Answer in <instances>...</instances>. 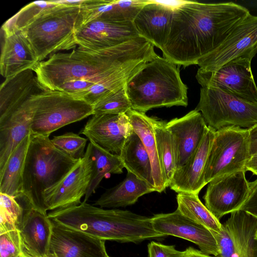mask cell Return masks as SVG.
<instances>
[{"label":"cell","instance_id":"cell-23","mask_svg":"<svg viewBox=\"0 0 257 257\" xmlns=\"http://www.w3.org/2000/svg\"><path fill=\"white\" fill-rule=\"evenodd\" d=\"M4 34L1 74L7 79L28 69L34 70L39 61L23 32L14 29Z\"/></svg>","mask_w":257,"mask_h":257},{"label":"cell","instance_id":"cell-4","mask_svg":"<svg viewBox=\"0 0 257 257\" xmlns=\"http://www.w3.org/2000/svg\"><path fill=\"white\" fill-rule=\"evenodd\" d=\"M132 109L146 113L154 108L188 105L187 86L177 65L157 55L126 82Z\"/></svg>","mask_w":257,"mask_h":257},{"label":"cell","instance_id":"cell-38","mask_svg":"<svg viewBox=\"0 0 257 257\" xmlns=\"http://www.w3.org/2000/svg\"><path fill=\"white\" fill-rule=\"evenodd\" d=\"M54 146L70 157L79 160L85 155L84 149L87 140L79 135L70 132L51 140Z\"/></svg>","mask_w":257,"mask_h":257},{"label":"cell","instance_id":"cell-11","mask_svg":"<svg viewBox=\"0 0 257 257\" xmlns=\"http://www.w3.org/2000/svg\"><path fill=\"white\" fill-rule=\"evenodd\" d=\"M257 217L241 210L231 213L218 232L211 231L219 257H257Z\"/></svg>","mask_w":257,"mask_h":257},{"label":"cell","instance_id":"cell-28","mask_svg":"<svg viewBox=\"0 0 257 257\" xmlns=\"http://www.w3.org/2000/svg\"><path fill=\"white\" fill-rule=\"evenodd\" d=\"M155 192L146 182L127 172L124 180L107 189L95 202L94 205L101 208H117L135 204L146 194Z\"/></svg>","mask_w":257,"mask_h":257},{"label":"cell","instance_id":"cell-19","mask_svg":"<svg viewBox=\"0 0 257 257\" xmlns=\"http://www.w3.org/2000/svg\"><path fill=\"white\" fill-rule=\"evenodd\" d=\"M22 217L18 225L23 249L27 257H44L49 253L53 224L48 214L25 201Z\"/></svg>","mask_w":257,"mask_h":257},{"label":"cell","instance_id":"cell-29","mask_svg":"<svg viewBox=\"0 0 257 257\" xmlns=\"http://www.w3.org/2000/svg\"><path fill=\"white\" fill-rule=\"evenodd\" d=\"M119 156L127 172L146 182L155 192L149 156L140 138L133 130L127 137Z\"/></svg>","mask_w":257,"mask_h":257},{"label":"cell","instance_id":"cell-35","mask_svg":"<svg viewBox=\"0 0 257 257\" xmlns=\"http://www.w3.org/2000/svg\"><path fill=\"white\" fill-rule=\"evenodd\" d=\"M57 1H36L29 3L6 21L2 27L4 33L16 29L22 31L43 11L56 6Z\"/></svg>","mask_w":257,"mask_h":257},{"label":"cell","instance_id":"cell-31","mask_svg":"<svg viewBox=\"0 0 257 257\" xmlns=\"http://www.w3.org/2000/svg\"><path fill=\"white\" fill-rule=\"evenodd\" d=\"M31 139V133L15 149L0 171V193L16 198L21 197L23 171Z\"/></svg>","mask_w":257,"mask_h":257},{"label":"cell","instance_id":"cell-12","mask_svg":"<svg viewBox=\"0 0 257 257\" xmlns=\"http://www.w3.org/2000/svg\"><path fill=\"white\" fill-rule=\"evenodd\" d=\"M256 53L257 16L249 14L217 49L199 60L197 65L202 69L213 71L238 58L252 60Z\"/></svg>","mask_w":257,"mask_h":257},{"label":"cell","instance_id":"cell-37","mask_svg":"<svg viewBox=\"0 0 257 257\" xmlns=\"http://www.w3.org/2000/svg\"><path fill=\"white\" fill-rule=\"evenodd\" d=\"M93 106V114H126L132 109L125 85L108 94Z\"/></svg>","mask_w":257,"mask_h":257},{"label":"cell","instance_id":"cell-13","mask_svg":"<svg viewBox=\"0 0 257 257\" xmlns=\"http://www.w3.org/2000/svg\"><path fill=\"white\" fill-rule=\"evenodd\" d=\"M245 172L238 171L208 183L203 196L205 205L219 220L224 215L239 210L247 199L250 182Z\"/></svg>","mask_w":257,"mask_h":257},{"label":"cell","instance_id":"cell-40","mask_svg":"<svg viewBox=\"0 0 257 257\" xmlns=\"http://www.w3.org/2000/svg\"><path fill=\"white\" fill-rule=\"evenodd\" d=\"M149 257H186L185 250L179 251L174 245L152 241L148 245Z\"/></svg>","mask_w":257,"mask_h":257},{"label":"cell","instance_id":"cell-10","mask_svg":"<svg viewBox=\"0 0 257 257\" xmlns=\"http://www.w3.org/2000/svg\"><path fill=\"white\" fill-rule=\"evenodd\" d=\"M251 61L240 57L215 70L199 68L196 78L202 87L219 89L257 104V87L251 69Z\"/></svg>","mask_w":257,"mask_h":257},{"label":"cell","instance_id":"cell-48","mask_svg":"<svg viewBox=\"0 0 257 257\" xmlns=\"http://www.w3.org/2000/svg\"><path fill=\"white\" fill-rule=\"evenodd\" d=\"M108 257H110L109 256Z\"/></svg>","mask_w":257,"mask_h":257},{"label":"cell","instance_id":"cell-24","mask_svg":"<svg viewBox=\"0 0 257 257\" xmlns=\"http://www.w3.org/2000/svg\"><path fill=\"white\" fill-rule=\"evenodd\" d=\"M147 0H84L80 5L79 28L97 18L133 22Z\"/></svg>","mask_w":257,"mask_h":257},{"label":"cell","instance_id":"cell-1","mask_svg":"<svg viewBox=\"0 0 257 257\" xmlns=\"http://www.w3.org/2000/svg\"><path fill=\"white\" fill-rule=\"evenodd\" d=\"M154 46L139 36L117 46L97 51L78 47L70 53H55L39 62L34 71L46 89L77 99L93 85L113 75L142 66L157 56Z\"/></svg>","mask_w":257,"mask_h":257},{"label":"cell","instance_id":"cell-2","mask_svg":"<svg viewBox=\"0 0 257 257\" xmlns=\"http://www.w3.org/2000/svg\"><path fill=\"white\" fill-rule=\"evenodd\" d=\"M250 14L233 2L186 1L174 11L170 34L161 49L177 65H197L217 49Z\"/></svg>","mask_w":257,"mask_h":257},{"label":"cell","instance_id":"cell-22","mask_svg":"<svg viewBox=\"0 0 257 257\" xmlns=\"http://www.w3.org/2000/svg\"><path fill=\"white\" fill-rule=\"evenodd\" d=\"M174 10L148 1L133 23L139 35L161 49L170 34Z\"/></svg>","mask_w":257,"mask_h":257},{"label":"cell","instance_id":"cell-25","mask_svg":"<svg viewBox=\"0 0 257 257\" xmlns=\"http://www.w3.org/2000/svg\"><path fill=\"white\" fill-rule=\"evenodd\" d=\"M32 69L5 79L0 87V122L9 117L32 95L45 90Z\"/></svg>","mask_w":257,"mask_h":257},{"label":"cell","instance_id":"cell-32","mask_svg":"<svg viewBox=\"0 0 257 257\" xmlns=\"http://www.w3.org/2000/svg\"><path fill=\"white\" fill-rule=\"evenodd\" d=\"M158 154L167 187L176 169V151L173 138L167 122L152 117Z\"/></svg>","mask_w":257,"mask_h":257},{"label":"cell","instance_id":"cell-16","mask_svg":"<svg viewBox=\"0 0 257 257\" xmlns=\"http://www.w3.org/2000/svg\"><path fill=\"white\" fill-rule=\"evenodd\" d=\"M91 174V164L85 153L66 176L44 192L47 211L80 204L81 199L87 191Z\"/></svg>","mask_w":257,"mask_h":257},{"label":"cell","instance_id":"cell-45","mask_svg":"<svg viewBox=\"0 0 257 257\" xmlns=\"http://www.w3.org/2000/svg\"><path fill=\"white\" fill-rule=\"evenodd\" d=\"M155 2L175 10L185 3L186 1H155Z\"/></svg>","mask_w":257,"mask_h":257},{"label":"cell","instance_id":"cell-39","mask_svg":"<svg viewBox=\"0 0 257 257\" xmlns=\"http://www.w3.org/2000/svg\"><path fill=\"white\" fill-rule=\"evenodd\" d=\"M0 257H27L18 229L0 233Z\"/></svg>","mask_w":257,"mask_h":257},{"label":"cell","instance_id":"cell-21","mask_svg":"<svg viewBox=\"0 0 257 257\" xmlns=\"http://www.w3.org/2000/svg\"><path fill=\"white\" fill-rule=\"evenodd\" d=\"M215 131L208 127L197 149L187 162L176 170L170 182V189L176 192L198 195L206 185L204 171L214 139Z\"/></svg>","mask_w":257,"mask_h":257},{"label":"cell","instance_id":"cell-42","mask_svg":"<svg viewBox=\"0 0 257 257\" xmlns=\"http://www.w3.org/2000/svg\"><path fill=\"white\" fill-rule=\"evenodd\" d=\"M250 157L257 153V123L248 129Z\"/></svg>","mask_w":257,"mask_h":257},{"label":"cell","instance_id":"cell-15","mask_svg":"<svg viewBox=\"0 0 257 257\" xmlns=\"http://www.w3.org/2000/svg\"><path fill=\"white\" fill-rule=\"evenodd\" d=\"M139 35L133 22H117L97 18L75 31L78 47L97 51L112 48Z\"/></svg>","mask_w":257,"mask_h":257},{"label":"cell","instance_id":"cell-18","mask_svg":"<svg viewBox=\"0 0 257 257\" xmlns=\"http://www.w3.org/2000/svg\"><path fill=\"white\" fill-rule=\"evenodd\" d=\"M52 224L48 253L56 257L109 256L104 240L54 221Z\"/></svg>","mask_w":257,"mask_h":257},{"label":"cell","instance_id":"cell-3","mask_svg":"<svg viewBox=\"0 0 257 257\" xmlns=\"http://www.w3.org/2000/svg\"><path fill=\"white\" fill-rule=\"evenodd\" d=\"M48 216L57 223L104 241L137 243L163 236L154 229L151 217L128 210L106 209L84 201L52 210Z\"/></svg>","mask_w":257,"mask_h":257},{"label":"cell","instance_id":"cell-44","mask_svg":"<svg viewBox=\"0 0 257 257\" xmlns=\"http://www.w3.org/2000/svg\"><path fill=\"white\" fill-rule=\"evenodd\" d=\"M186 257H219L218 256H210L192 247H189L185 250Z\"/></svg>","mask_w":257,"mask_h":257},{"label":"cell","instance_id":"cell-34","mask_svg":"<svg viewBox=\"0 0 257 257\" xmlns=\"http://www.w3.org/2000/svg\"><path fill=\"white\" fill-rule=\"evenodd\" d=\"M141 67L126 70L102 80L92 86L83 96L82 100L92 105H94L109 93L124 86Z\"/></svg>","mask_w":257,"mask_h":257},{"label":"cell","instance_id":"cell-9","mask_svg":"<svg viewBox=\"0 0 257 257\" xmlns=\"http://www.w3.org/2000/svg\"><path fill=\"white\" fill-rule=\"evenodd\" d=\"M247 128L229 127L215 131L204 171V181L246 171L250 158Z\"/></svg>","mask_w":257,"mask_h":257},{"label":"cell","instance_id":"cell-6","mask_svg":"<svg viewBox=\"0 0 257 257\" xmlns=\"http://www.w3.org/2000/svg\"><path fill=\"white\" fill-rule=\"evenodd\" d=\"M57 2V5L43 11L22 30L39 62L50 54L78 45L75 30L81 1Z\"/></svg>","mask_w":257,"mask_h":257},{"label":"cell","instance_id":"cell-27","mask_svg":"<svg viewBox=\"0 0 257 257\" xmlns=\"http://www.w3.org/2000/svg\"><path fill=\"white\" fill-rule=\"evenodd\" d=\"M133 131L142 141L149 156L155 192L161 193L167 187L158 154L152 117L146 113L131 109L126 113Z\"/></svg>","mask_w":257,"mask_h":257},{"label":"cell","instance_id":"cell-17","mask_svg":"<svg viewBox=\"0 0 257 257\" xmlns=\"http://www.w3.org/2000/svg\"><path fill=\"white\" fill-rule=\"evenodd\" d=\"M132 131L126 114H98L92 115L80 133L103 149L119 156Z\"/></svg>","mask_w":257,"mask_h":257},{"label":"cell","instance_id":"cell-43","mask_svg":"<svg viewBox=\"0 0 257 257\" xmlns=\"http://www.w3.org/2000/svg\"><path fill=\"white\" fill-rule=\"evenodd\" d=\"M245 170L257 176V153L250 157L246 163Z\"/></svg>","mask_w":257,"mask_h":257},{"label":"cell","instance_id":"cell-41","mask_svg":"<svg viewBox=\"0 0 257 257\" xmlns=\"http://www.w3.org/2000/svg\"><path fill=\"white\" fill-rule=\"evenodd\" d=\"M239 210L245 211L257 217V179L250 182L248 196Z\"/></svg>","mask_w":257,"mask_h":257},{"label":"cell","instance_id":"cell-7","mask_svg":"<svg viewBox=\"0 0 257 257\" xmlns=\"http://www.w3.org/2000/svg\"><path fill=\"white\" fill-rule=\"evenodd\" d=\"M32 114L31 134L49 137L69 124L93 115V106L58 90L46 89L28 100Z\"/></svg>","mask_w":257,"mask_h":257},{"label":"cell","instance_id":"cell-20","mask_svg":"<svg viewBox=\"0 0 257 257\" xmlns=\"http://www.w3.org/2000/svg\"><path fill=\"white\" fill-rule=\"evenodd\" d=\"M175 148L176 170L180 168L197 149L208 126L201 113L195 109L184 116L167 122Z\"/></svg>","mask_w":257,"mask_h":257},{"label":"cell","instance_id":"cell-46","mask_svg":"<svg viewBox=\"0 0 257 257\" xmlns=\"http://www.w3.org/2000/svg\"><path fill=\"white\" fill-rule=\"evenodd\" d=\"M44 257H56V256H55V255H54L53 254L48 253L47 255H46Z\"/></svg>","mask_w":257,"mask_h":257},{"label":"cell","instance_id":"cell-5","mask_svg":"<svg viewBox=\"0 0 257 257\" xmlns=\"http://www.w3.org/2000/svg\"><path fill=\"white\" fill-rule=\"evenodd\" d=\"M79 160L70 157L56 148L49 137L31 134L20 197L32 207L47 213L44 192L59 182Z\"/></svg>","mask_w":257,"mask_h":257},{"label":"cell","instance_id":"cell-36","mask_svg":"<svg viewBox=\"0 0 257 257\" xmlns=\"http://www.w3.org/2000/svg\"><path fill=\"white\" fill-rule=\"evenodd\" d=\"M23 212L15 197L0 193V233L17 229Z\"/></svg>","mask_w":257,"mask_h":257},{"label":"cell","instance_id":"cell-26","mask_svg":"<svg viewBox=\"0 0 257 257\" xmlns=\"http://www.w3.org/2000/svg\"><path fill=\"white\" fill-rule=\"evenodd\" d=\"M28 99L0 122V171L15 149L31 133L32 114Z\"/></svg>","mask_w":257,"mask_h":257},{"label":"cell","instance_id":"cell-47","mask_svg":"<svg viewBox=\"0 0 257 257\" xmlns=\"http://www.w3.org/2000/svg\"><path fill=\"white\" fill-rule=\"evenodd\" d=\"M255 238L257 239V230L255 233Z\"/></svg>","mask_w":257,"mask_h":257},{"label":"cell","instance_id":"cell-30","mask_svg":"<svg viewBox=\"0 0 257 257\" xmlns=\"http://www.w3.org/2000/svg\"><path fill=\"white\" fill-rule=\"evenodd\" d=\"M85 153L92 168L90 182L83 201L87 202L106 175L121 174L124 167L119 155L112 154L91 142L88 144Z\"/></svg>","mask_w":257,"mask_h":257},{"label":"cell","instance_id":"cell-8","mask_svg":"<svg viewBox=\"0 0 257 257\" xmlns=\"http://www.w3.org/2000/svg\"><path fill=\"white\" fill-rule=\"evenodd\" d=\"M195 109L215 131L229 127L248 129L257 123V104L217 88L201 87Z\"/></svg>","mask_w":257,"mask_h":257},{"label":"cell","instance_id":"cell-33","mask_svg":"<svg viewBox=\"0 0 257 257\" xmlns=\"http://www.w3.org/2000/svg\"><path fill=\"white\" fill-rule=\"evenodd\" d=\"M176 199L177 209L183 215L211 231L218 232L220 230L222 223L202 203L198 195L180 192Z\"/></svg>","mask_w":257,"mask_h":257},{"label":"cell","instance_id":"cell-14","mask_svg":"<svg viewBox=\"0 0 257 257\" xmlns=\"http://www.w3.org/2000/svg\"><path fill=\"white\" fill-rule=\"evenodd\" d=\"M151 222L154 229L159 233L192 242L205 254L214 256L219 254L212 232L184 216L177 209L172 213L154 215L151 217Z\"/></svg>","mask_w":257,"mask_h":257}]
</instances>
